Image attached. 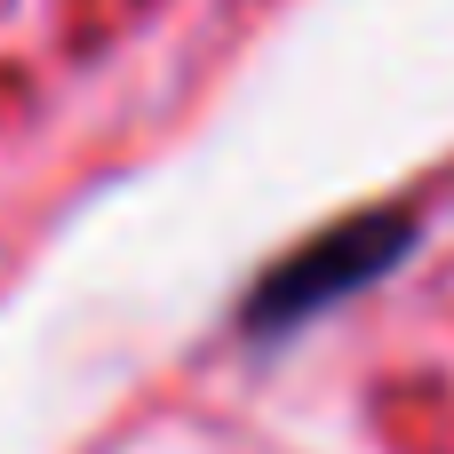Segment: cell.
<instances>
[{
	"instance_id": "1",
	"label": "cell",
	"mask_w": 454,
	"mask_h": 454,
	"mask_svg": "<svg viewBox=\"0 0 454 454\" xmlns=\"http://www.w3.org/2000/svg\"><path fill=\"white\" fill-rule=\"evenodd\" d=\"M415 231H407V215H367V223H343V231H327L319 247H303L295 263H279L271 279H263V295H255V327H279V319H295V311H319V303H335L343 287H359V279H375L399 247H407Z\"/></svg>"
}]
</instances>
